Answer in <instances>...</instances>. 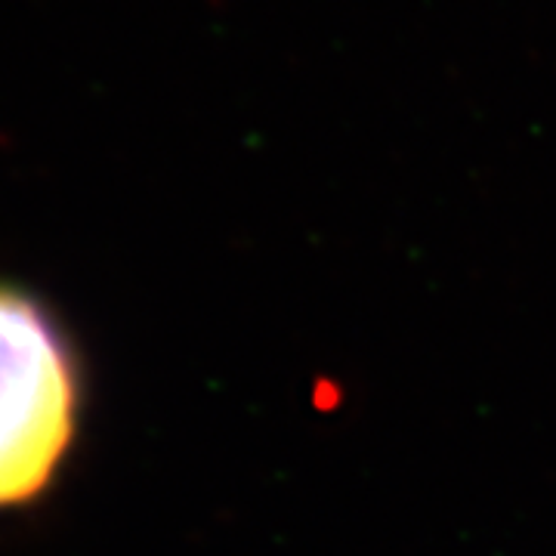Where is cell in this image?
Here are the masks:
<instances>
[{
    "label": "cell",
    "instance_id": "obj_1",
    "mask_svg": "<svg viewBox=\"0 0 556 556\" xmlns=\"http://www.w3.org/2000/svg\"><path fill=\"white\" fill-rule=\"evenodd\" d=\"M75 362L47 309L0 285V507L40 495L75 437Z\"/></svg>",
    "mask_w": 556,
    "mask_h": 556
}]
</instances>
